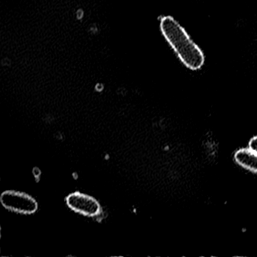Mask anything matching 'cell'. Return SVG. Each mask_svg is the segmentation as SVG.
I'll return each instance as SVG.
<instances>
[{
    "label": "cell",
    "instance_id": "cell-1",
    "mask_svg": "<svg viewBox=\"0 0 257 257\" xmlns=\"http://www.w3.org/2000/svg\"><path fill=\"white\" fill-rule=\"evenodd\" d=\"M160 29L168 44L188 69L198 70L204 66L205 57L202 51L174 18L162 17Z\"/></svg>",
    "mask_w": 257,
    "mask_h": 257
},
{
    "label": "cell",
    "instance_id": "cell-2",
    "mask_svg": "<svg viewBox=\"0 0 257 257\" xmlns=\"http://www.w3.org/2000/svg\"><path fill=\"white\" fill-rule=\"evenodd\" d=\"M67 207L78 214L91 218L97 222L104 219L106 214L100 203L94 197L76 191L66 196Z\"/></svg>",
    "mask_w": 257,
    "mask_h": 257
},
{
    "label": "cell",
    "instance_id": "cell-3",
    "mask_svg": "<svg viewBox=\"0 0 257 257\" xmlns=\"http://www.w3.org/2000/svg\"><path fill=\"white\" fill-rule=\"evenodd\" d=\"M0 203L6 210L20 215L34 214L39 209L38 201L32 195L14 189L4 191Z\"/></svg>",
    "mask_w": 257,
    "mask_h": 257
},
{
    "label": "cell",
    "instance_id": "cell-4",
    "mask_svg": "<svg viewBox=\"0 0 257 257\" xmlns=\"http://www.w3.org/2000/svg\"><path fill=\"white\" fill-rule=\"evenodd\" d=\"M236 162L243 168L257 173V154L249 149H241L234 155Z\"/></svg>",
    "mask_w": 257,
    "mask_h": 257
},
{
    "label": "cell",
    "instance_id": "cell-5",
    "mask_svg": "<svg viewBox=\"0 0 257 257\" xmlns=\"http://www.w3.org/2000/svg\"><path fill=\"white\" fill-rule=\"evenodd\" d=\"M249 149L251 151L257 154V137H254L250 140L249 144Z\"/></svg>",
    "mask_w": 257,
    "mask_h": 257
},
{
    "label": "cell",
    "instance_id": "cell-6",
    "mask_svg": "<svg viewBox=\"0 0 257 257\" xmlns=\"http://www.w3.org/2000/svg\"><path fill=\"white\" fill-rule=\"evenodd\" d=\"M32 173L33 175L35 177L36 180H37V181L40 180V179L42 177L41 170L37 168V167H35V168H34V169H33Z\"/></svg>",
    "mask_w": 257,
    "mask_h": 257
}]
</instances>
